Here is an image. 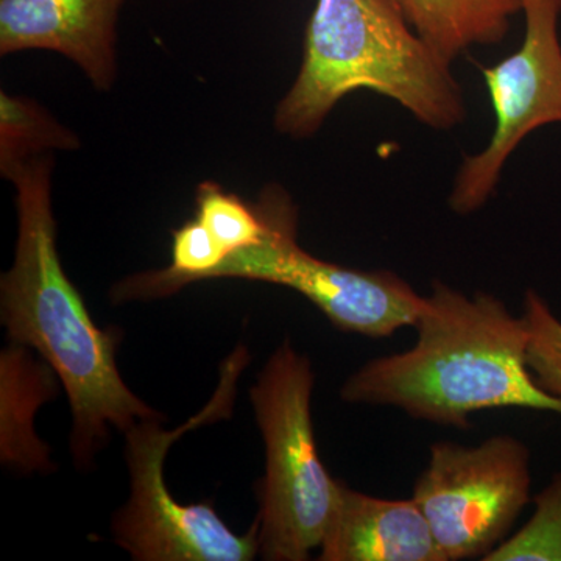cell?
Here are the masks:
<instances>
[{
  "mask_svg": "<svg viewBox=\"0 0 561 561\" xmlns=\"http://www.w3.org/2000/svg\"><path fill=\"white\" fill-rule=\"evenodd\" d=\"M50 154L11 176L16 187L14 262L0 279V321L10 343L27 346L50 365L69 398L70 451L80 470L92 467L111 431L127 432L158 419L122 379L119 332L101 330L62 268L51 210Z\"/></svg>",
  "mask_w": 561,
  "mask_h": 561,
  "instance_id": "6da1fadb",
  "label": "cell"
},
{
  "mask_svg": "<svg viewBox=\"0 0 561 561\" xmlns=\"http://www.w3.org/2000/svg\"><path fill=\"white\" fill-rule=\"evenodd\" d=\"M404 353L365 364L343 383L342 400L390 405L415 420L468 427L472 413L519 408L561 415V401L535 381L527 365L523 317L490 294L467 297L435 283Z\"/></svg>",
  "mask_w": 561,
  "mask_h": 561,
  "instance_id": "7a4b0ae2",
  "label": "cell"
},
{
  "mask_svg": "<svg viewBox=\"0 0 561 561\" xmlns=\"http://www.w3.org/2000/svg\"><path fill=\"white\" fill-rule=\"evenodd\" d=\"M451 62L413 31L390 0H317L297 80L275 113L276 130L311 138L343 98L371 91L435 130L467 116Z\"/></svg>",
  "mask_w": 561,
  "mask_h": 561,
  "instance_id": "3957f363",
  "label": "cell"
},
{
  "mask_svg": "<svg viewBox=\"0 0 561 561\" xmlns=\"http://www.w3.org/2000/svg\"><path fill=\"white\" fill-rule=\"evenodd\" d=\"M313 381L311 360L286 341L250 390L265 446L256 516L264 560L311 559L337 504L341 481L321 461L313 435Z\"/></svg>",
  "mask_w": 561,
  "mask_h": 561,
  "instance_id": "277c9868",
  "label": "cell"
},
{
  "mask_svg": "<svg viewBox=\"0 0 561 561\" xmlns=\"http://www.w3.org/2000/svg\"><path fill=\"white\" fill-rule=\"evenodd\" d=\"M238 346L220 367V382L208 404L173 431L158 419L140 420L125 432L130 497L114 515V540L140 561H249L260 556V523L234 534L206 502L184 505L173 500L164 481V461L173 443L187 432L230 419L242 371L249 365Z\"/></svg>",
  "mask_w": 561,
  "mask_h": 561,
  "instance_id": "5b68a950",
  "label": "cell"
},
{
  "mask_svg": "<svg viewBox=\"0 0 561 561\" xmlns=\"http://www.w3.org/2000/svg\"><path fill=\"white\" fill-rule=\"evenodd\" d=\"M264 220L260 242L234 251L213 279L278 284L298 291L343 332L389 337L415 327L423 297L387 271H357L319 260L298 245V210L290 195L272 184L254 202Z\"/></svg>",
  "mask_w": 561,
  "mask_h": 561,
  "instance_id": "8992f818",
  "label": "cell"
},
{
  "mask_svg": "<svg viewBox=\"0 0 561 561\" xmlns=\"http://www.w3.org/2000/svg\"><path fill=\"white\" fill-rule=\"evenodd\" d=\"M530 453L497 435L478 446L438 442L413 489L446 560L493 551L530 501Z\"/></svg>",
  "mask_w": 561,
  "mask_h": 561,
  "instance_id": "52a82bcc",
  "label": "cell"
},
{
  "mask_svg": "<svg viewBox=\"0 0 561 561\" xmlns=\"http://www.w3.org/2000/svg\"><path fill=\"white\" fill-rule=\"evenodd\" d=\"M526 35L522 47L483 68L494 111V133L481 153L465 158L449 205L457 214L481 209L500 183L516 147L545 125L561 124V0H523Z\"/></svg>",
  "mask_w": 561,
  "mask_h": 561,
  "instance_id": "ba28073f",
  "label": "cell"
},
{
  "mask_svg": "<svg viewBox=\"0 0 561 561\" xmlns=\"http://www.w3.org/2000/svg\"><path fill=\"white\" fill-rule=\"evenodd\" d=\"M127 0H0V55L57 51L98 91L117 79V21Z\"/></svg>",
  "mask_w": 561,
  "mask_h": 561,
  "instance_id": "9c48e42d",
  "label": "cell"
},
{
  "mask_svg": "<svg viewBox=\"0 0 561 561\" xmlns=\"http://www.w3.org/2000/svg\"><path fill=\"white\" fill-rule=\"evenodd\" d=\"M321 561H448L415 501L368 496L341 481Z\"/></svg>",
  "mask_w": 561,
  "mask_h": 561,
  "instance_id": "30bf717a",
  "label": "cell"
},
{
  "mask_svg": "<svg viewBox=\"0 0 561 561\" xmlns=\"http://www.w3.org/2000/svg\"><path fill=\"white\" fill-rule=\"evenodd\" d=\"M57 373L27 346L10 343L0 356V459L11 470L47 472L49 448L36 437V412L55 397Z\"/></svg>",
  "mask_w": 561,
  "mask_h": 561,
  "instance_id": "8fae6325",
  "label": "cell"
},
{
  "mask_svg": "<svg viewBox=\"0 0 561 561\" xmlns=\"http://www.w3.org/2000/svg\"><path fill=\"white\" fill-rule=\"evenodd\" d=\"M421 38L453 61L472 46L500 44L523 0H390Z\"/></svg>",
  "mask_w": 561,
  "mask_h": 561,
  "instance_id": "7c38bea8",
  "label": "cell"
},
{
  "mask_svg": "<svg viewBox=\"0 0 561 561\" xmlns=\"http://www.w3.org/2000/svg\"><path fill=\"white\" fill-rule=\"evenodd\" d=\"M76 133L32 99L0 92V172L11 180L25 162L54 150H76Z\"/></svg>",
  "mask_w": 561,
  "mask_h": 561,
  "instance_id": "4fadbf2b",
  "label": "cell"
},
{
  "mask_svg": "<svg viewBox=\"0 0 561 561\" xmlns=\"http://www.w3.org/2000/svg\"><path fill=\"white\" fill-rule=\"evenodd\" d=\"M523 529L500 542L483 561H561V471L535 496Z\"/></svg>",
  "mask_w": 561,
  "mask_h": 561,
  "instance_id": "5bb4252c",
  "label": "cell"
},
{
  "mask_svg": "<svg viewBox=\"0 0 561 561\" xmlns=\"http://www.w3.org/2000/svg\"><path fill=\"white\" fill-rule=\"evenodd\" d=\"M195 217L228 254L254 245L264 236V220L256 205H249L214 181H205L197 187Z\"/></svg>",
  "mask_w": 561,
  "mask_h": 561,
  "instance_id": "9a60e30c",
  "label": "cell"
},
{
  "mask_svg": "<svg viewBox=\"0 0 561 561\" xmlns=\"http://www.w3.org/2000/svg\"><path fill=\"white\" fill-rule=\"evenodd\" d=\"M527 328V365L546 393L561 401V320L548 301L529 290L524 298Z\"/></svg>",
  "mask_w": 561,
  "mask_h": 561,
  "instance_id": "2e32d148",
  "label": "cell"
}]
</instances>
